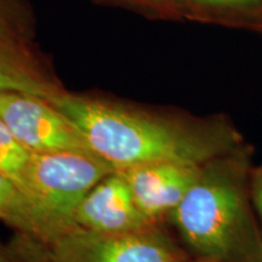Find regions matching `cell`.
<instances>
[{"label": "cell", "instance_id": "1", "mask_svg": "<svg viewBox=\"0 0 262 262\" xmlns=\"http://www.w3.org/2000/svg\"><path fill=\"white\" fill-rule=\"evenodd\" d=\"M51 103L84 134L90 148L117 170L152 163L203 165L244 146L227 118L147 112L62 93Z\"/></svg>", "mask_w": 262, "mask_h": 262}, {"label": "cell", "instance_id": "2", "mask_svg": "<svg viewBox=\"0 0 262 262\" xmlns=\"http://www.w3.org/2000/svg\"><path fill=\"white\" fill-rule=\"evenodd\" d=\"M253 153L245 143L203 164L194 185L169 215L194 258L262 262V228L249 189Z\"/></svg>", "mask_w": 262, "mask_h": 262}, {"label": "cell", "instance_id": "3", "mask_svg": "<svg viewBox=\"0 0 262 262\" xmlns=\"http://www.w3.org/2000/svg\"><path fill=\"white\" fill-rule=\"evenodd\" d=\"M116 168L94 152L32 153L25 192L66 231L77 227L75 209Z\"/></svg>", "mask_w": 262, "mask_h": 262}, {"label": "cell", "instance_id": "4", "mask_svg": "<svg viewBox=\"0 0 262 262\" xmlns=\"http://www.w3.org/2000/svg\"><path fill=\"white\" fill-rule=\"evenodd\" d=\"M55 262H189L181 242L160 224L129 233L74 227L49 244Z\"/></svg>", "mask_w": 262, "mask_h": 262}, {"label": "cell", "instance_id": "5", "mask_svg": "<svg viewBox=\"0 0 262 262\" xmlns=\"http://www.w3.org/2000/svg\"><path fill=\"white\" fill-rule=\"evenodd\" d=\"M0 119L32 153L94 152L79 127L45 98L0 91Z\"/></svg>", "mask_w": 262, "mask_h": 262}, {"label": "cell", "instance_id": "6", "mask_svg": "<svg viewBox=\"0 0 262 262\" xmlns=\"http://www.w3.org/2000/svg\"><path fill=\"white\" fill-rule=\"evenodd\" d=\"M77 227L96 233H129L153 224L136 204L123 171L116 170L101 180L75 209Z\"/></svg>", "mask_w": 262, "mask_h": 262}, {"label": "cell", "instance_id": "7", "mask_svg": "<svg viewBox=\"0 0 262 262\" xmlns=\"http://www.w3.org/2000/svg\"><path fill=\"white\" fill-rule=\"evenodd\" d=\"M202 165L152 163L123 171L136 204L153 224H160L175 210L194 185Z\"/></svg>", "mask_w": 262, "mask_h": 262}, {"label": "cell", "instance_id": "8", "mask_svg": "<svg viewBox=\"0 0 262 262\" xmlns=\"http://www.w3.org/2000/svg\"><path fill=\"white\" fill-rule=\"evenodd\" d=\"M0 221L15 232L50 244L66 233L47 212L11 179L0 173Z\"/></svg>", "mask_w": 262, "mask_h": 262}, {"label": "cell", "instance_id": "9", "mask_svg": "<svg viewBox=\"0 0 262 262\" xmlns=\"http://www.w3.org/2000/svg\"><path fill=\"white\" fill-rule=\"evenodd\" d=\"M0 91L34 95L49 102L63 93L4 40H0Z\"/></svg>", "mask_w": 262, "mask_h": 262}, {"label": "cell", "instance_id": "10", "mask_svg": "<svg viewBox=\"0 0 262 262\" xmlns=\"http://www.w3.org/2000/svg\"><path fill=\"white\" fill-rule=\"evenodd\" d=\"M31 158V150L16 139L0 119V173L11 179L24 189Z\"/></svg>", "mask_w": 262, "mask_h": 262}, {"label": "cell", "instance_id": "11", "mask_svg": "<svg viewBox=\"0 0 262 262\" xmlns=\"http://www.w3.org/2000/svg\"><path fill=\"white\" fill-rule=\"evenodd\" d=\"M5 245L10 262H55L49 244L28 234L15 232Z\"/></svg>", "mask_w": 262, "mask_h": 262}, {"label": "cell", "instance_id": "12", "mask_svg": "<svg viewBox=\"0 0 262 262\" xmlns=\"http://www.w3.org/2000/svg\"><path fill=\"white\" fill-rule=\"evenodd\" d=\"M249 189H250L251 203L262 228V163L253 166L249 178Z\"/></svg>", "mask_w": 262, "mask_h": 262}, {"label": "cell", "instance_id": "13", "mask_svg": "<svg viewBox=\"0 0 262 262\" xmlns=\"http://www.w3.org/2000/svg\"><path fill=\"white\" fill-rule=\"evenodd\" d=\"M203 4L215 5V6H232V8H243V6H251L258 4L261 0H195Z\"/></svg>", "mask_w": 262, "mask_h": 262}, {"label": "cell", "instance_id": "14", "mask_svg": "<svg viewBox=\"0 0 262 262\" xmlns=\"http://www.w3.org/2000/svg\"><path fill=\"white\" fill-rule=\"evenodd\" d=\"M0 262H10L8 251H6V245L0 241Z\"/></svg>", "mask_w": 262, "mask_h": 262}, {"label": "cell", "instance_id": "15", "mask_svg": "<svg viewBox=\"0 0 262 262\" xmlns=\"http://www.w3.org/2000/svg\"><path fill=\"white\" fill-rule=\"evenodd\" d=\"M189 262H219V261L211 260V258H192Z\"/></svg>", "mask_w": 262, "mask_h": 262}]
</instances>
